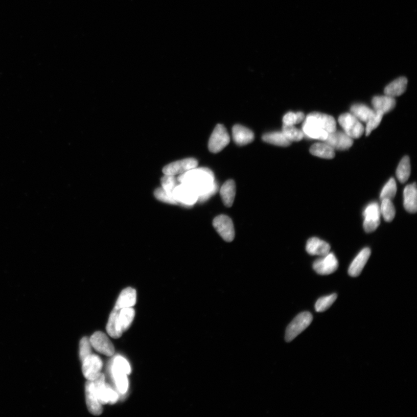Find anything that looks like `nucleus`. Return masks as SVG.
I'll return each instance as SVG.
<instances>
[{"label": "nucleus", "instance_id": "f704fd0d", "mask_svg": "<svg viewBox=\"0 0 417 417\" xmlns=\"http://www.w3.org/2000/svg\"><path fill=\"white\" fill-rule=\"evenodd\" d=\"M397 191V186L396 181H395L393 178H391L389 181L386 182L383 189L381 191L380 194V199H390L392 200L396 195Z\"/></svg>", "mask_w": 417, "mask_h": 417}, {"label": "nucleus", "instance_id": "2f4dec72", "mask_svg": "<svg viewBox=\"0 0 417 417\" xmlns=\"http://www.w3.org/2000/svg\"><path fill=\"white\" fill-rule=\"evenodd\" d=\"M380 207L381 215L383 216L384 219L386 222L392 221L396 214L395 208L393 204L390 199L381 200V205Z\"/></svg>", "mask_w": 417, "mask_h": 417}, {"label": "nucleus", "instance_id": "9b49d317", "mask_svg": "<svg viewBox=\"0 0 417 417\" xmlns=\"http://www.w3.org/2000/svg\"><path fill=\"white\" fill-rule=\"evenodd\" d=\"M335 150H346L353 145L354 141L344 132L335 131L329 133L327 139L324 141Z\"/></svg>", "mask_w": 417, "mask_h": 417}, {"label": "nucleus", "instance_id": "f3484780", "mask_svg": "<svg viewBox=\"0 0 417 417\" xmlns=\"http://www.w3.org/2000/svg\"><path fill=\"white\" fill-rule=\"evenodd\" d=\"M306 250L311 255L324 256L330 253V246L327 242L314 237L307 241Z\"/></svg>", "mask_w": 417, "mask_h": 417}, {"label": "nucleus", "instance_id": "cd10ccee", "mask_svg": "<svg viewBox=\"0 0 417 417\" xmlns=\"http://www.w3.org/2000/svg\"><path fill=\"white\" fill-rule=\"evenodd\" d=\"M135 315V311L132 307L124 308L120 310L119 322L123 332L127 331L131 325Z\"/></svg>", "mask_w": 417, "mask_h": 417}, {"label": "nucleus", "instance_id": "c756f323", "mask_svg": "<svg viewBox=\"0 0 417 417\" xmlns=\"http://www.w3.org/2000/svg\"><path fill=\"white\" fill-rule=\"evenodd\" d=\"M112 374L117 389L121 393L125 394L127 392L129 385L127 374L114 365L112 366Z\"/></svg>", "mask_w": 417, "mask_h": 417}, {"label": "nucleus", "instance_id": "9d476101", "mask_svg": "<svg viewBox=\"0 0 417 417\" xmlns=\"http://www.w3.org/2000/svg\"><path fill=\"white\" fill-rule=\"evenodd\" d=\"M90 344L98 353L107 356H111L115 353V349L110 339L102 332H95L90 338Z\"/></svg>", "mask_w": 417, "mask_h": 417}, {"label": "nucleus", "instance_id": "b1692460", "mask_svg": "<svg viewBox=\"0 0 417 417\" xmlns=\"http://www.w3.org/2000/svg\"><path fill=\"white\" fill-rule=\"evenodd\" d=\"M407 85V80L405 77H400L394 80L385 87L384 93L391 97H396L405 93Z\"/></svg>", "mask_w": 417, "mask_h": 417}, {"label": "nucleus", "instance_id": "6ab92c4d", "mask_svg": "<svg viewBox=\"0 0 417 417\" xmlns=\"http://www.w3.org/2000/svg\"><path fill=\"white\" fill-rule=\"evenodd\" d=\"M374 110L381 111L384 114L392 111L396 106V101L388 95L377 96L372 99Z\"/></svg>", "mask_w": 417, "mask_h": 417}, {"label": "nucleus", "instance_id": "f03ea898", "mask_svg": "<svg viewBox=\"0 0 417 417\" xmlns=\"http://www.w3.org/2000/svg\"><path fill=\"white\" fill-rule=\"evenodd\" d=\"M312 320L313 316L309 312H304L295 316L286 329V341L289 342L293 341L295 337H297L299 334L309 327Z\"/></svg>", "mask_w": 417, "mask_h": 417}, {"label": "nucleus", "instance_id": "7ed1b4c3", "mask_svg": "<svg viewBox=\"0 0 417 417\" xmlns=\"http://www.w3.org/2000/svg\"><path fill=\"white\" fill-rule=\"evenodd\" d=\"M338 123L344 132L352 138H359L362 136L364 129L361 122L351 113H344L338 118Z\"/></svg>", "mask_w": 417, "mask_h": 417}, {"label": "nucleus", "instance_id": "c9c22d12", "mask_svg": "<svg viewBox=\"0 0 417 417\" xmlns=\"http://www.w3.org/2000/svg\"><path fill=\"white\" fill-rule=\"evenodd\" d=\"M384 115L383 112L375 111V114L366 123L367 126L365 131L367 136L370 135L373 130L379 127Z\"/></svg>", "mask_w": 417, "mask_h": 417}, {"label": "nucleus", "instance_id": "4c0bfd02", "mask_svg": "<svg viewBox=\"0 0 417 417\" xmlns=\"http://www.w3.org/2000/svg\"><path fill=\"white\" fill-rule=\"evenodd\" d=\"M175 176L165 175L161 179L162 188L167 192L173 194L174 189L179 184Z\"/></svg>", "mask_w": 417, "mask_h": 417}, {"label": "nucleus", "instance_id": "a211bd4d", "mask_svg": "<svg viewBox=\"0 0 417 417\" xmlns=\"http://www.w3.org/2000/svg\"><path fill=\"white\" fill-rule=\"evenodd\" d=\"M404 207L411 214L417 211V190L415 182L408 185L404 190Z\"/></svg>", "mask_w": 417, "mask_h": 417}, {"label": "nucleus", "instance_id": "79ce46f5", "mask_svg": "<svg viewBox=\"0 0 417 417\" xmlns=\"http://www.w3.org/2000/svg\"><path fill=\"white\" fill-rule=\"evenodd\" d=\"M297 116V124L302 123V121L306 119V116L303 112H298L296 113Z\"/></svg>", "mask_w": 417, "mask_h": 417}, {"label": "nucleus", "instance_id": "dca6fc26", "mask_svg": "<svg viewBox=\"0 0 417 417\" xmlns=\"http://www.w3.org/2000/svg\"><path fill=\"white\" fill-rule=\"evenodd\" d=\"M233 136L234 142L240 146L248 145L253 142L254 138V133L251 130L240 125L234 126Z\"/></svg>", "mask_w": 417, "mask_h": 417}, {"label": "nucleus", "instance_id": "6e6552de", "mask_svg": "<svg viewBox=\"0 0 417 417\" xmlns=\"http://www.w3.org/2000/svg\"><path fill=\"white\" fill-rule=\"evenodd\" d=\"M82 363V373L87 380H94L101 373L103 362L99 356L91 354Z\"/></svg>", "mask_w": 417, "mask_h": 417}, {"label": "nucleus", "instance_id": "5701e85b", "mask_svg": "<svg viewBox=\"0 0 417 417\" xmlns=\"http://www.w3.org/2000/svg\"><path fill=\"white\" fill-rule=\"evenodd\" d=\"M136 303V290L132 288H128L122 291L115 307L121 310L124 308L132 307L135 305Z\"/></svg>", "mask_w": 417, "mask_h": 417}, {"label": "nucleus", "instance_id": "412c9836", "mask_svg": "<svg viewBox=\"0 0 417 417\" xmlns=\"http://www.w3.org/2000/svg\"><path fill=\"white\" fill-rule=\"evenodd\" d=\"M310 114L314 119L316 123L328 133L333 132L337 130L336 122L332 116L315 112H312Z\"/></svg>", "mask_w": 417, "mask_h": 417}, {"label": "nucleus", "instance_id": "7c9ffc66", "mask_svg": "<svg viewBox=\"0 0 417 417\" xmlns=\"http://www.w3.org/2000/svg\"><path fill=\"white\" fill-rule=\"evenodd\" d=\"M411 173L410 160L408 156H404L400 162L397 170V176L402 183L405 182L409 178Z\"/></svg>", "mask_w": 417, "mask_h": 417}, {"label": "nucleus", "instance_id": "a878e982", "mask_svg": "<svg viewBox=\"0 0 417 417\" xmlns=\"http://www.w3.org/2000/svg\"><path fill=\"white\" fill-rule=\"evenodd\" d=\"M313 155L324 159H333L335 156V150L327 143H317L310 150Z\"/></svg>", "mask_w": 417, "mask_h": 417}, {"label": "nucleus", "instance_id": "c85d7f7f", "mask_svg": "<svg viewBox=\"0 0 417 417\" xmlns=\"http://www.w3.org/2000/svg\"><path fill=\"white\" fill-rule=\"evenodd\" d=\"M262 138L264 142L277 146L288 147L291 145V142L282 132H274L264 134Z\"/></svg>", "mask_w": 417, "mask_h": 417}, {"label": "nucleus", "instance_id": "0eeeda50", "mask_svg": "<svg viewBox=\"0 0 417 417\" xmlns=\"http://www.w3.org/2000/svg\"><path fill=\"white\" fill-rule=\"evenodd\" d=\"M173 195L178 203L185 206L193 205L198 199V195L196 191L190 186L182 183L178 184L174 189Z\"/></svg>", "mask_w": 417, "mask_h": 417}, {"label": "nucleus", "instance_id": "bb28decb", "mask_svg": "<svg viewBox=\"0 0 417 417\" xmlns=\"http://www.w3.org/2000/svg\"><path fill=\"white\" fill-rule=\"evenodd\" d=\"M351 113L360 122H367L375 114V110L363 104H355L351 108Z\"/></svg>", "mask_w": 417, "mask_h": 417}, {"label": "nucleus", "instance_id": "423d86ee", "mask_svg": "<svg viewBox=\"0 0 417 417\" xmlns=\"http://www.w3.org/2000/svg\"><path fill=\"white\" fill-rule=\"evenodd\" d=\"M213 225L220 237L228 242H232L235 238L234 224L227 216L220 215L213 221Z\"/></svg>", "mask_w": 417, "mask_h": 417}, {"label": "nucleus", "instance_id": "393cba45", "mask_svg": "<svg viewBox=\"0 0 417 417\" xmlns=\"http://www.w3.org/2000/svg\"><path fill=\"white\" fill-rule=\"evenodd\" d=\"M120 309L115 307L108 319L106 330L110 336L113 338H119L123 334L119 322V315Z\"/></svg>", "mask_w": 417, "mask_h": 417}, {"label": "nucleus", "instance_id": "1a4fd4ad", "mask_svg": "<svg viewBox=\"0 0 417 417\" xmlns=\"http://www.w3.org/2000/svg\"><path fill=\"white\" fill-rule=\"evenodd\" d=\"M338 267V262L333 253H329L322 258L315 261L313 264V268L316 273L321 275L331 274L335 272Z\"/></svg>", "mask_w": 417, "mask_h": 417}, {"label": "nucleus", "instance_id": "20e7f679", "mask_svg": "<svg viewBox=\"0 0 417 417\" xmlns=\"http://www.w3.org/2000/svg\"><path fill=\"white\" fill-rule=\"evenodd\" d=\"M229 134L224 125H217L208 141V150L212 153H218L229 144Z\"/></svg>", "mask_w": 417, "mask_h": 417}, {"label": "nucleus", "instance_id": "72a5a7b5", "mask_svg": "<svg viewBox=\"0 0 417 417\" xmlns=\"http://www.w3.org/2000/svg\"><path fill=\"white\" fill-rule=\"evenodd\" d=\"M337 298V294L334 293L319 298L315 306L316 312H323L328 310L335 302Z\"/></svg>", "mask_w": 417, "mask_h": 417}, {"label": "nucleus", "instance_id": "ddd939ff", "mask_svg": "<svg viewBox=\"0 0 417 417\" xmlns=\"http://www.w3.org/2000/svg\"><path fill=\"white\" fill-rule=\"evenodd\" d=\"M302 130L304 136L323 142L327 138L329 134L315 123L314 119L310 114L304 120Z\"/></svg>", "mask_w": 417, "mask_h": 417}, {"label": "nucleus", "instance_id": "a19ab883", "mask_svg": "<svg viewBox=\"0 0 417 417\" xmlns=\"http://www.w3.org/2000/svg\"><path fill=\"white\" fill-rule=\"evenodd\" d=\"M284 125H294L297 124L296 113L289 112L285 115L283 119Z\"/></svg>", "mask_w": 417, "mask_h": 417}, {"label": "nucleus", "instance_id": "ea45409f", "mask_svg": "<svg viewBox=\"0 0 417 417\" xmlns=\"http://www.w3.org/2000/svg\"><path fill=\"white\" fill-rule=\"evenodd\" d=\"M113 365L124 371L127 375H130V373H131V368H130L127 360L121 356H117Z\"/></svg>", "mask_w": 417, "mask_h": 417}, {"label": "nucleus", "instance_id": "f257e3e1", "mask_svg": "<svg viewBox=\"0 0 417 417\" xmlns=\"http://www.w3.org/2000/svg\"><path fill=\"white\" fill-rule=\"evenodd\" d=\"M180 183L186 184L193 188L198 195V201H204L214 195L218 189L215 181L214 174L210 169H191L178 177Z\"/></svg>", "mask_w": 417, "mask_h": 417}, {"label": "nucleus", "instance_id": "39448f33", "mask_svg": "<svg viewBox=\"0 0 417 417\" xmlns=\"http://www.w3.org/2000/svg\"><path fill=\"white\" fill-rule=\"evenodd\" d=\"M363 228L367 233L375 231L380 225V207L377 202L368 205L363 212Z\"/></svg>", "mask_w": 417, "mask_h": 417}, {"label": "nucleus", "instance_id": "4468645a", "mask_svg": "<svg viewBox=\"0 0 417 417\" xmlns=\"http://www.w3.org/2000/svg\"><path fill=\"white\" fill-rule=\"evenodd\" d=\"M85 397L87 407L91 414L99 415L102 413V405L98 401L95 392L92 381L88 380L85 384Z\"/></svg>", "mask_w": 417, "mask_h": 417}, {"label": "nucleus", "instance_id": "473e14b6", "mask_svg": "<svg viewBox=\"0 0 417 417\" xmlns=\"http://www.w3.org/2000/svg\"><path fill=\"white\" fill-rule=\"evenodd\" d=\"M282 132L290 142L300 141L304 137L303 130L295 128L294 125H284Z\"/></svg>", "mask_w": 417, "mask_h": 417}, {"label": "nucleus", "instance_id": "aec40b11", "mask_svg": "<svg viewBox=\"0 0 417 417\" xmlns=\"http://www.w3.org/2000/svg\"><path fill=\"white\" fill-rule=\"evenodd\" d=\"M95 392L101 405L108 404V384L105 382V376L102 373L92 381Z\"/></svg>", "mask_w": 417, "mask_h": 417}, {"label": "nucleus", "instance_id": "f8f14e48", "mask_svg": "<svg viewBox=\"0 0 417 417\" xmlns=\"http://www.w3.org/2000/svg\"><path fill=\"white\" fill-rule=\"evenodd\" d=\"M198 163L194 158H187L172 163L163 169L165 175H181L198 167Z\"/></svg>", "mask_w": 417, "mask_h": 417}, {"label": "nucleus", "instance_id": "4be33fe9", "mask_svg": "<svg viewBox=\"0 0 417 417\" xmlns=\"http://www.w3.org/2000/svg\"><path fill=\"white\" fill-rule=\"evenodd\" d=\"M220 196L226 207L233 205L236 195V182L233 180L226 181L220 189Z\"/></svg>", "mask_w": 417, "mask_h": 417}, {"label": "nucleus", "instance_id": "e433bc0d", "mask_svg": "<svg viewBox=\"0 0 417 417\" xmlns=\"http://www.w3.org/2000/svg\"><path fill=\"white\" fill-rule=\"evenodd\" d=\"M154 195L155 198L158 199L159 201L165 203L173 204V205L179 204L176 201L175 198H174L173 194L167 192V191H165L163 188L156 189L154 191Z\"/></svg>", "mask_w": 417, "mask_h": 417}, {"label": "nucleus", "instance_id": "58836bf2", "mask_svg": "<svg viewBox=\"0 0 417 417\" xmlns=\"http://www.w3.org/2000/svg\"><path fill=\"white\" fill-rule=\"evenodd\" d=\"M91 345L90 338L85 337L81 339L80 343V358L81 362L88 357L91 354Z\"/></svg>", "mask_w": 417, "mask_h": 417}, {"label": "nucleus", "instance_id": "2eb2a0df", "mask_svg": "<svg viewBox=\"0 0 417 417\" xmlns=\"http://www.w3.org/2000/svg\"><path fill=\"white\" fill-rule=\"evenodd\" d=\"M370 255L371 250L368 247H366L360 251L350 265L349 269V275L353 277L358 276L361 273Z\"/></svg>", "mask_w": 417, "mask_h": 417}]
</instances>
